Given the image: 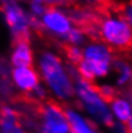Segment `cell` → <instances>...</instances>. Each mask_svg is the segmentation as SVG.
Segmentation results:
<instances>
[{"label": "cell", "mask_w": 132, "mask_h": 133, "mask_svg": "<svg viewBox=\"0 0 132 133\" xmlns=\"http://www.w3.org/2000/svg\"><path fill=\"white\" fill-rule=\"evenodd\" d=\"M39 66L45 83L58 99L69 100L74 95V82L55 54L44 52L40 56Z\"/></svg>", "instance_id": "obj_1"}, {"label": "cell", "mask_w": 132, "mask_h": 133, "mask_svg": "<svg viewBox=\"0 0 132 133\" xmlns=\"http://www.w3.org/2000/svg\"><path fill=\"white\" fill-rule=\"evenodd\" d=\"M112 51L105 44L94 42L82 51V59L77 64L81 78L92 81L94 78L105 77L112 68Z\"/></svg>", "instance_id": "obj_2"}, {"label": "cell", "mask_w": 132, "mask_h": 133, "mask_svg": "<svg viewBox=\"0 0 132 133\" xmlns=\"http://www.w3.org/2000/svg\"><path fill=\"white\" fill-rule=\"evenodd\" d=\"M74 94L83 105L85 110L104 125H113V116L106 106V102L100 96L98 88L83 78H77L74 84Z\"/></svg>", "instance_id": "obj_3"}, {"label": "cell", "mask_w": 132, "mask_h": 133, "mask_svg": "<svg viewBox=\"0 0 132 133\" xmlns=\"http://www.w3.org/2000/svg\"><path fill=\"white\" fill-rule=\"evenodd\" d=\"M100 35L108 45L118 50L130 49L132 40L131 26L122 18L109 17L103 21Z\"/></svg>", "instance_id": "obj_4"}, {"label": "cell", "mask_w": 132, "mask_h": 133, "mask_svg": "<svg viewBox=\"0 0 132 133\" xmlns=\"http://www.w3.org/2000/svg\"><path fill=\"white\" fill-rule=\"evenodd\" d=\"M42 131L48 133H69L66 111L56 102H48L42 106Z\"/></svg>", "instance_id": "obj_5"}, {"label": "cell", "mask_w": 132, "mask_h": 133, "mask_svg": "<svg viewBox=\"0 0 132 133\" xmlns=\"http://www.w3.org/2000/svg\"><path fill=\"white\" fill-rule=\"evenodd\" d=\"M42 24L51 33L63 37H66V35L72 28L71 19L63 12L55 8H49L45 10V13L42 14Z\"/></svg>", "instance_id": "obj_6"}, {"label": "cell", "mask_w": 132, "mask_h": 133, "mask_svg": "<svg viewBox=\"0 0 132 133\" xmlns=\"http://www.w3.org/2000/svg\"><path fill=\"white\" fill-rule=\"evenodd\" d=\"M5 21L18 38H27L30 21L24 12L17 5H8L5 8Z\"/></svg>", "instance_id": "obj_7"}, {"label": "cell", "mask_w": 132, "mask_h": 133, "mask_svg": "<svg viewBox=\"0 0 132 133\" xmlns=\"http://www.w3.org/2000/svg\"><path fill=\"white\" fill-rule=\"evenodd\" d=\"M12 76L16 86L24 92H32L39 86V74L31 66H17Z\"/></svg>", "instance_id": "obj_8"}, {"label": "cell", "mask_w": 132, "mask_h": 133, "mask_svg": "<svg viewBox=\"0 0 132 133\" xmlns=\"http://www.w3.org/2000/svg\"><path fill=\"white\" fill-rule=\"evenodd\" d=\"M33 54L27 38H18L12 52V63L16 66H31Z\"/></svg>", "instance_id": "obj_9"}, {"label": "cell", "mask_w": 132, "mask_h": 133, "mask_svg": "<svg viewBox=\"0 0 132 133\" xmlns=\"http://www.w3.org/2000/svg\"><path fill=\"white\" fill-rule=\"evenodd\" d=\"M66 115L69 124V133H99L86 118L76 110H67Z\"/></svg>", "instance_id": "obj_10"}, {"label": "cell", "mask_w": 132, "mask_h": 133, "mask_svg": "<svg viewBox=\"0 0 132 133\" xmlns=\"http://www.w3.org/2000/svg\"><path fill=\"white\" fill-rule=\"evenodd\" d=\"M0 133H26L18 123L17 115L13 109L4 108L1 110L0 119Z\"/></svg>", "instance_id": "obj_11"}, {"label": "cell", "mask_w": 132, "mask_h": 133, "mask_svg": "<svg viewBox=\"0 0 132 133\" xmlns=\"http://www.w3.org/2000/svg\"><path fill=\"white\" fill-rule=\"evenodd\" d=\"M110 113L121 123H131V105L130 101L121 97H114L110 101Z\"/></svg>", "instance_id": "obj_12"}, {"label": "cell", "mask_w": 132, "mask_h": 133, "mask_svg": "<svg viewBox=\"0 0 132 133\" xmlns=\"http://www.w3.org/2000/svg\"><path fill=\"white\" fill-rule=\"evenodd\" d=\"M67 41L69 42V45L72 46H78L80 44H82L85 40V33L80 28H71V31L66 35Z\"/></svg>", "instance_id": "obj_13"}, {"label": "cell", "mask_w": 132, "mask_h": 133, "mask_svg": "<svg viewBox=\"0 0 132 133\" xmlns=\"http://www.w3.org/2000/svg\"><path fill=\"white\" fill-rule=\"evenodd\" d=\"M116 65L119 68V78L117 83L119 86H124L126 83L130 81V77H131V69L130 66L127 65L124 62H117Z\"/></svg>", "instance_id": "obj_14"}, {"label": "cell", "mask_w": 132, "mask_h": 133, "mask_svg": "<svg viewBox=\"0 0 132 133\" xmlns=\"http://www.w3.org/2000/svg\"><path fill=\"white\" fill-rule=\"evenodd\" d=\"M66 56L68 58V60L73 64H78L82 59V50L78 46H72L68 45L66 48Z\"/></svg>", "instance_id": "obj_15"}, {"label": "cell", "mask_w": 132, "mask_h": 133, "mask_svg": "<svg viewBox=\"0 0 132 133\" xmlns=\"http://www.w3.org/2000/svg\"><path fill=\"white\" fill-rule=\"evenodd\" d=\"M100 96L103 97V100L106 102V101H112V100L116 97V90L110 86H101L100 88H98Z\"/></svg>", "instance_id": "obj_16"}, {"label": "cell", "mask_w": 132, "mask_h": 133, "mask_svg": "<svg viewBox=\"0 0 132 133\" xmlns=\"http://www.w3.org/2000/svg\"><path fill=\"white\" fill-rule=\"evenodd\" d=\"M31 9H32L33 16H36V17H42V14L46 10L45 4H39V3H32L31 4Z\"/></svg>", "instance_id": "obj_17"}, {"label": "cell", "mask_w": 132, "mask_h": 133, "mask_svg": "<svg viewBox=\"0 0 132 133\" xmlns=\"http://www.w3.org/2000/svg\"><path fill=\"white\" fill-rule=\"evenodd\" d=\"M86 1H92V3H100V1H104V0H86Z\"/></svg>", "instance_id": "obj_18"}, {"label": "cell", "mask_w": 132, "mask_h": 133, "mask_svg": "<svg viewBox=\"0 0 132 133\" xmlns=\"http://www.w3.org/2000/svg\"><path fill=\"white\" fill-rule=\"evenodd\" d=\"M42 133H48V132H44V131H42Z\"/></svg>", "instance_id": "obj_19"}]
</instances>
